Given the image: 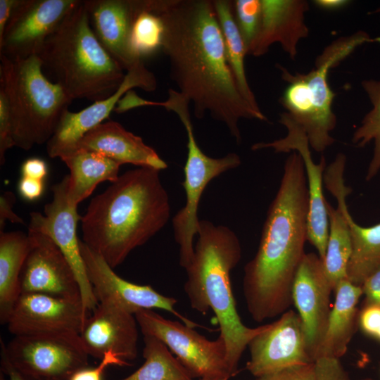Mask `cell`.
<instances>
[{
	"label": "cell",
	"mask_w": 380,
	"mask_h": 380,
	"mask_svg": "<svg viewBox=\"0 0 380 380\" xmlns=\"http://www.w3.org/2000/svg\"><path fill=\"white\" fill-rule=\"evenodd\" d=\"M161 18V50L178 91L192 104L197 118L206 115L224 124L237 143L241 119L266 121L242 96L228 63L213 1L150 0Z\"/></svg>",
	"instance_id": "obj_1"
},
{
	"label": "cell",
	"mask_w": 380,
	"mask_h": 380,
	"mask_svg": "<svg viewBox=\"0 0 380 380\" xmlns=\"http://www.w3.org/2000/svg\"><path fill=\"white\" fill-rule=\"evenodd\" d=\"M308 210L305 165L300 155L292 151L267 210L258 251L244 267V298L255 322L281 315L293 304L294 279L305 254Z\"/></svg>",
	"instance_id": "obj_2"
},
{
	"label": "cell",
	"mask_w": 380,
	"mask_h": 380,
	"mask_svg": "<svg viewBox=\"0 0 380 380\" xmlns=\"http://www.w3.org/2000/svg\"><path fill=\"white\" fill-rule=\"evenodd\" d=\"M159 170L125 172L90 202L81 217L82 241L112 267L167 223L170 205Z\"/></svg>",
	"instance_id": "obj_3"
},
{
	"label": "cell",
	"mask_w": 380,
	"mask_h": 380,
	"mask_svg": "<svg viewBox=\"0 0 380 380\" xmlns=\"http://www.w3.org/2000/svg\"><path fill=\"white\" fill-rule=\"evenodd\" d=\"M197 241L184 286L191 307L205 315L211 309L227 347V362L233 376L250 341L267 324L246 327L236 310L230 274L241 258L239 239L230 228L200 220Z\"/></svg>",
	"instance_id": "obj_4"
},
{
	"label": "cell",
	"mask_w": 380,
	"mask_h": 380,
	"mask_svg": "<svg viewBox=\"0 0 380 380\" xmlns=\"http://www.w3.org/2000/svg\"><path fill=\"white\" fill-rule=\"evenodd\" d=\"M38 56L72 100L107 99L125 77L124 69L94 34L83 0L48 37Z\"/></svg>",
	"instance_id": "obj_5"
},
{
	"label": "cell",
	"mask_w": 380,
	"mask_h": 380,
	"mask_svg": "<svg viewBox=\"0 0 380 380\" xmlns=\"http://www.w3.org/2000/svg\"><path fill=\"white\" fill-rule=\"evenodd\" d=\"M0 89L9 107L15 146L27 151L47 141L72 100L43 72L38 56H0Z\"/></svg>",
	"instance_id": "obj_6"
},
{
	"label": "cell",
	"mask_w": 380,
	"mask_h": 380,
	"mask_svg": "<svg viewBox=\"0 0 380 380\" xmlns=\"http://www.w3.org/2000/svg\"><path fill=\"white\" fill-rule=\"evenodd\" d=\"M189 104V99L175 89L168 91V99L163 102L164 108L178 116L187 135V157L184 168V180L182 184L186 194V203L172 218L174 237L179 247V263L185 270L194 253L193 242L200 222L198 208L203 191L211 180L239 167L241 163L240 156L235 153L215 158L202 151L194 134Z\"/></svg>",
	"instance_id": "obj_7"
},
{
	"label": "cell",
	"mask_w": 380,
	"mask_h": 380,
	"mask_svg": "<svg viewBox=\"0 0 380 380\" xmlns=\"http://www.w3.org/2000/svg\"><path fill=\"white\" fill-rule=\"evenodd\" d=\"M365 43L380 44V37H371L362 30L341 37L322 50L315 61L314 68L309 72H296L302 84L306 106V119L302 128L310 148L317 152H323L335 142L330 134L336 126L337 118L332 109L335 94L329 84V70Z\"/></svg>",
	"instance_id": "obj_8"
},
{
	"label": "cell",
	"mask_w": 380,
	"mask_h": 380,
	"mask_svg": "<svg viewBox=\"0 0 380 380\" xmlns=\"http://www.w3.org/2000/svg\"><path fill=\"white\" fill-rule=\"evenodd\" d=\"M1 355L19 371L42 380H70L89 365V355L72 333L17 335L1 338Z\"/></svg>",
	"instance_id": "obj_9"
},
{
	"label": "cell",
	"mask_w": 380,
	"mask_h": 380,
	"mask_svg": "<svg viewBox=\"0 0 380 380\" xmlns=\"http://www.w3.org/2000/svg\"><path fill=\"white\" fill-rule=\"evenodd\" d=\"M135 317L143 334L161 341L193 377L228 375L227 347L219 336L211 341L194 328L167 319L153 310H141Z\"/></svg>",
	"instance_id": "obj_10"
},
{
	"label": "cell",
	"mask_w": 380,
	"mask_h": 380,
	"mask_svg": "<svg viewBox=\"0 0 380 380\" xmlns=\"http://www.w3.org/2000/svg\"><path fill=\"white\" fill-rule=\"evenodd\" d=\"M69 175L51 186L52 201L46 204L44 215L30 213L29 229L49 236L64 254L72 266L80 287L84 307L91 312L99 304L87 276L80 251V240L77 234V225L81 217L77 205L68 198Z\"/></svg>",
	"instance_id": "obj_11"
},
{
	"label": "cell",
	"mask_w": 380,
	"mask_h": 380,
	"mask_svg": "<svg viewBox=\"0 0 380 380\" xmlns=\"http://www.w3.org/2000/svg\"><path fill=\"white\" fill-rule=\"evenodd\" d=\"M80 251L88 279L99 303L117 306L134 315L141 310L160 309L172 313L184 324L202 327L176 310L177 300L149 285H139L118 276L98 253L80 240Z\"/></svg>",
	"instance_id": "obj_12"
},
{
	"label": "cell",
	"mask_w": 380,
	"mask_h": 380,
	"mask_svg": "<svg viewBox=\"0 0 380 380\" xmlns=\"http://www.w3.org/2000/svg\"><path fill=\"white\" fill-rule=\"evenodd\" d=\"M78 1L18 0L0 37V56L10 59L38 56L46 39Z\"/></svg>",
	"instance_id": "obj_13"
},
{
	"label": "cell",
	"mask_w": 380,
	"mask_h": 380,
	"mask_svg": "<svg viewBox=\"0 0 380 380\" xmlns=\"http://www.w3.org/2000/svg\"><path fill=\"white\" fill-rule=\"evenodd\" d=\"M279 122L287 129L286 136L270 142L255 143L251 149L272 148L276 153L296 151L300 155L305 168L309 194L307 241L316 248L323 260L329 236L327 200L323 194L326 160L322 156L318 163L313 161L305 132L286 112L280 115Z\"/></svg>",
	"instance_id": "obj_14"
},
{
	"label": "cell",
	"mask_w": 380,
	"mask_h": 380,
	"mask_svg": "<svg viewBox=\"0 0 380 380\" xmlns=\"http://www.w3.org/2000/svg\"><path fill=\"white\" fill-rule=\"evenodd\" d=\"M90 314L81 299L37 293H21L6 324L13 336L80 334Z\"/></svg>",
	"instance_id": "obj_15"
},
{
	"label": "cell",
	"mask_w": 380,
	"mask_h": 380,
	"mask_svg": "<svg viewBox=\"0 0 380 380\" xmlns=\"http://www.w3.org/2000/svg\"><path fill=\"white\" fill-rule=\"evenodd\" d=\"M248 348V371L260 377L284 368L313 362L307 350L302 322L298 312L288 310L256 335Z\"/></svg>",
	"instance_id": "obj_16"
},
{
	"label": "cell",
	"mask_w": 380,
	"mask_h": 380,
	"mask_svg": "<svg viewBox=\"0 0 380 380\" xmlns=\"http://www.w3.org/2000/svg\"><path fill=\"white\" fill-rule=\"evenodd\" d=\"M332 291L322 260L316 253H305L296 274L292 298L302 322L308 353L313 362L327 330Z\"/></svg>",
	"instance_id": "obj_17"
},
{
	"label": "cell",
	"mask_w": 380,
	"mask_h": 380,
	"mask_svg": "<svg viewBox=\"0 0 380 380\" xmlns=\"http://www.w3.org/2000/svg\"><path fill=\"white\" fill-rule=\"evenodd\" d=\"M27 234L30 247L20 277L21 293L81 299L75 273L60 248L43 233L28 229Z\"/></svg>",
	"instance_id": "obj_18"
},
{
	"label": "cell",
	"mask_w": 380,
	"mask_h": 380,
	"mask_svg": "<svg viewBox=\"0 0 380 380\" xmlns=\"http://www.w3.org/2000/svg\"><path fill=\"white\" fill-rule=\"evenodd\" d=\"M134 87L146 91H154L157 87L155 75L145 67L143 61L127 71L119 89L108 98L93 102L78 112L69 110L64 112L53 134L46 143L49 156L60 158L74 151L81 139L103 123L115 110L120 99Z\"/></svg>",
	"instance_id": "obj_19"
},
{
	"label": "cell",
	"mask_w": 380,
	"mask_h": 380,
	"mask_svg": "<svg viewBox=\"0 0 380 380\" xmlns=\"http://www.w3.org/2000/svg\"><path fill=\"white\" fill-rule=\"evenodd\" d=\"M346 157L336 155L324 171V184L336 198L338 206L326 203L329 220V236L323 261L325 274L334 291L337 284L347 279V267L352 253V243L348 223L350 215L346 198L352 191L346 186L344 171Z\"/></svg>",
	"instance_id": "obj_20"
},
{
	"label": "cell",
	"mask_w": 380,
	"mask_h": 380,
	"mask_svg": "<svg viewBox=\"0 0 380 380\" xmlns=\"http://www.w3.org/2000/svg\"><path fill=\"white\" fill-rule=\"evenodd\" d=\"M135 315L117 306L99 303L80 337L89 356L99 360L112 352L130 365L137 356L139 331Z\"/></svg>",
	"instance_id": "obj_21"
},
{
	"label": "cell",
	"mask_w": 380,
	"mask_h": 380,
	"mask_svg": "<svg viewBox=\"0 0 380 380\" xmlns=\"http://www.w3.org/2000/svg\"><path fill=\"white\" fill-rule=\"evenodd\" d=\"M91 27L107 52L127 71L143 61L130 44L134 20L144 0H83Z\"/></svg>",
	"instance_id": "obj_22"
},
{
	"label": "cell",
	"mask_w": 380,
	"mask_h": 380,
	"mask_svg": "<svg viewBox=\"0 0 380 380\" xmlns=\"http://www.w3.org/2000/svg\"><path fill=\"white\" fill-rule=\"evenodd\" d=\"M308 10L309 3L305 0H261L260 31L248 54L262 56L278 43L295 59L299 42L309 34L305 23Z\"/></svg>",
	"instance_id": "obj_23"
},
{
	"label": "cell",
	"mask_w": 380,
	"mask_h": 380,
	"mask_svg": "<svg viewBox=\"0 0 380 380\" xmlns=\"http://www.w3.org/2000/svg\"><path fill=\"white\" fill-rule=\"evenodd\" d=\"M75 149L99 153L122 165L129 163L159 171L167 167V163L141 137L113 120L103 122L88 132Z\"/></svg>",
	"instance_id": "obj_24"
},
{
	"label": "cell",
	"mask_w": 380,
	"mask_h": 380,
	"mask_svg": "<svg viewBox=\"0 0 380 380\" xmlns=\"http://www.w3.org/2000/svg\"><path fill=\"white\" fill-rule=\"evenodd\" d=\"M334 292V303L316 360L322 357L340 359L343 356L359 324L357 305L363 295L362 287L346 279L337 284Z\"/></svg>",
	"instance_id": "obj_25"
},
{
	"label": "cell",
	"mask_w": 380,
	"mask_h": 380,
	"mask_svg": "<svg viewBox=\"0 0 380 380\" xmlns=\"http://www.w3.org/2000/svg\"><path fill=\"white\" fill-rule=\"evenodd\" d=\"M70 170L68 198L77 205L89 196L98 184L119 177L122 164L101 153L75 149L60 158Z\"/></svg>",
	"instance_id": "obj_26"
},
{
	"label": "cell",
	"mask_w": 380,
	"mask_h": 380,
	"mask_svg": "<svg viewBox=\"0 0 380 380\" xmlns=\"http://www.w3.org/2000/svg\"><path fill=\"white\" fill-rule=\"evenodd\" d=\"M30 247L28 234L0 232V322L6 324L21 295L20 277Z\"/></svg>",
	"instance_id": "obj_27"
},
{
	"label": "cell",
	"mask_w": 380,
	"mask_h": 380,
	"mask_svg": "<svg viewBox=\"0 0 380 380\" xmlns=\"http://www.w3.org/2000/svg\"><path fill=\"white\" fill-rule=\"evenodd\" d=\"M213 3L222 32L227 59L238 87L250 105L262 113L247 80L244 65L247 49L235 19L233 1L213 0Z\"/></svg>",
	"instance_id": "obj_28"
},
{
	"label": "cell",
	"mask_w": 380,
	"mask_h": 380,
	"mask_svg": "<svg viewBox=\"0 0 380 380\" xmlns=\"http://www.w3.org/2000/svg\"><path fill=\"white\" fill-rule=\"evenodd\" d=\"M348 223L352 253L347 267V279L361 286L365 279L380 266V223L363 227L350 214Z\"/></svg>",
	"instance_id": "obj_29"
},
{
	"label": "cell",
	"mask_w": 380,
	"mask_h": 380,
	"mask_svg": "<svg viewBox=\"0 0 380 380\" xmlns=\"http://www.w3.org/2000/svg\"><path fill=\"white\" fill-rule=\"evenodd\" d=\"M144 362L122 380H193V376L159 339L144 336Z\"/></svg>",
	"instance_id": "obj_30"
},
{
	"label": "cell",
	"mask_w": 380,
	"mask_h": 380,
	"mask_svg": "<svg viewBox=\"0 0 380 380\" xmlns=\"http://www.w3.org/2000/svg\"><path fill=\"white\" fill-rule=\"evenodd\" d=\"M361 85L372 104L353 132L351 141L357 147H365L373 141L374 149L365 179L371 181L380 172V80H365Z\"/></svg>",
	"instance_id": "obj_31"
},
{
	"label": "cell",
	"mask_w": 380,
	"mask_h": 380,
	"mask_svg": "<svg viewBox=\"0 0 380 380\" xmlns=\"http://www.w3.org/2000/svg\"><path fill=\"white\" fill-rule=\"evenodd\" d=\"M163 31L160 17L151 9L150 0H144L132 28L130 44L134 56L143 60L161 49Z\"/></svg>",
	"instance_id": "obj_32"
},
{
	"label": "cell",
	"mask_w": 380,
	"mask_h": 380,
	"mask_svg": "<svg viewBox=\"0 0 380 380\" xmlns=\"http://www.w3.org/2000/svg\"><path fill=\"white\" fill-rule=\"evenodd\" d=\"M233 8L248 54L260 31L261 0H236L233 1Z\"/></svg>",
	"instance_id": "obj_33"
},
{
	"label": "cell",
	"mask_w": 380,
	"mask_h": 380,
	"mask_svg": "<svg viewBox=\"0 0 380 380\" xmlns=\"http://www.w3.org/2000/svg\"><path fill=\"white\" fill-rule=\"evenodd\" d=\"M15 146L12 123L8 102L2 89H0V164L5 163V154L8 149Z\"/></svg>",
	"instance_id": "obj_34"
},
{
	"label": "cell",
	"mask_w": 380,
	"mask_h": 380,
	"mask_svg": "<svg viewBox=\"0 0 380 380\" xmlns=\"http://www.w3.org/2000/svg\"><path fill=\"white\" fill-rule=\"evenodd\" d=\"M256 380H317L315 362L291 366Z\"/></svg>",
	"instance_id": "obj_35"
},
{
	"label": "cell",
	"mask_w": 380,
	"mask_h": 380,
	"mask_svg": "<svg viewBox=\"0 0 380 380\" xmlns=\"http://www.w3.org/2000/svg\"><path fill=\"white\" fill-rule=\"evenodd\" d=\"M110 365L128 366L112 352L107 353L94 367L82 368L72 374L70 380H102L106 369Z\"/></svg>",
	"instance_id": "obj_36"
},
{
	"label": "cell",
	"mask_w": 380,
	"mask_h": 380,
	"mask_svg": "<svg viewBox=\"0 0 380 380\" xmlns=\"http://www.w3.org/2000/svg\"><path fill=\"white\" fill-rule=\"evenodd\" d=\"M315 365L317 380H351L339 359L322 357Z\"/></svg>",
	"instance_id": "obj_37"
},
{
	"label": "cell",
	"mask_w": 380,
	"mask_h": 380,
	"mask_svg": "<svg viewBox=\"0 0 380 380\" xmlns=\"http://www.w3.org/2000/svg\"><path fill=\"white\" fill-rule=\"evenodd\" d=\"M359 326L367 334L375 337L380 329V306H364L360 312Z\"/></svg>",
	"instance_id": "obj_38"
},
{
	"label": "cell",
	"mask_w": 380,
	"mask_h": 380,
	"mask_svg": "<svg viewBox=\"0 0 380 380\" xmlns=\"http://www.w3.org/2000/svg\"><path fill=\"white\" fill-rule=\"evenodd\" d=\"M361 287L365 295V306H380V266L365 279Z\"/></svg>",
	"instance_id": "obj_39"
},
{
	"label": "cell",
	"mask_w": 380,
	"mask_h": 380,
	"mask_svg": "<svg viewBox=\"0 0 380 380\" xmlns=\"http://www.w3.org/2000/svg\"><path fill=\"white\" fill-rule=\"evenodd\" d=\"M15 196L11 191H5L0 196V232H4L6 220L13 224H23V219L12 210Z\"/></svg>",
	"instance_id": "obj_40"
},
{
	"label": "cell",
	"mask_w": 380,
	"mask_h": 380,
	"mask_svg": "<svg viewBox=\"0 0 380 380\" xmlns=\"http://www.w3.org/2000/svg\"><path fill=\"white\" fill-rule=\"evenodd\" d=\"M18 192L27 201H33L41 197L44 192V181L22 176L18 182Z\"/></svg>",
	"instance_id": "obj_41"
},
{
	"label": "cell",
	"mask_w": 380,
	"mask_h": 380,
	"mask_svg": "<svg viewBox=\"0 0 380 380\" xmlns=\"http://www.w3.org/2000/svg\"><path fill=\"white\" fill-rule=\"evenodd\" d=\"M20 171L22 176L44 181L48 173V167L44 160L30 158L23 162Z\"/></svg>",
	"instance_id": "obj_42"
},
{
	"label": "cell",
	"mask_w": 380,
	"mask_h": 380,
	"mask_svg": "<svg viewBox=\"0 0 380 380\" xmlns=\"http://www.w3.org/2000/svg\"><path fill=\"white\" fill-rule=\"evenodd\" d=\"M1 371L8 377L9 380H42L19 371L2 355H1Z\"/></svg>",
	"instance_id": "obj_43"
},
{
	"label": "cell",
	"mask_w": 380,
	"mask_h": 380,
	"mask_svg": "<svg viewBox=\"0 0 380 380\" xmlns=\"http://www.w3.org/2000/svg\"><path fill=\"white\" fill-rule=\"evenodd\" d=\"M18 0H0V37L3 35Z\"/></svg>",
	"instance_id": "obj_44"
},
{
	"label": "cell",
	"mask_w": 380,
	"mask_h": 380,
	"mask_svg": "<svg viewBox=\"0 0 380 380\" xmlns=\"http://www.w3.org/2000/svg\"><path fill=\"white\" fill-rule=\"evenodd\" d=\"M314 4L319 9L334 11L346 7L350 1L348 0H315Z\"/></svg>",
	"instance_id": "obj_45"
},
{
	"label": "cell",
	"mask_w": 380,
	"mask_h": 380,
	"mask_svg": "<svg viewBox=\"0 0 380 380\" xmlns=\"http://www.w3.org/2000/svg\"><path fill=\"white\" fill-rule=\"evenodd\" d=\"M231 377L228 375L209 376L201 379V380H229Z\"/></svg>",
	"instance_id": "obj_46"
},
{
	"label": "cell",
	"mask_w": 380,
	"mask_h": 380,
	"mask_svg": "<svg viewBox=\"0 0 380 380\" xmlns=\"http://www.w3.org/2000/svg\"><path fill=\"white\" fill-rule=\"evenodd\" d=\"M371 13L380 15V5L376 8H375L373 11H372Z\"/></svg>",
	"instance_id": "obj_47"
},
{
	"label": "cell",
	"mask_w": 380,
	"mask_h": 380,
	"mask_svg": "<svg viewBox=\"0 0 380 380\" xmlns=\"http://www.w3.org/2000/svg\"><path fill=\"white\" fill-rule=\"evenodd\" d=\"M0 380H7L6 378H5V376H4V374L1 371V377H0ZM9 380V379H8Z\"/></svg>",
	"instance_id": "obj_48"
},
{
	"label": "cell",
	"mask_w": 380,
	"mask_h": 380,
	"mask_svg": "<svg viewBox=\"0 0 380 380\" xmlns=\"http://www.w3.org/2000/svg\"><path fill=\"white\" fill-rule=\"evenodd\" d=\"M375 338L380 341V329L379 330V331L376 334Z\"/></svg>",
	"instance_id": "obj_49"
},
{
	"label": "cell",
	"mask_w": 380,
	"mask_h": 380,
	"mask_svg": "<svg viewBox=\"0 0 380 380\" xmlns=\"http://www.w3.org/2000/svg\"><path fill=\"white\" fill-rule=\"evenodd\" d=\"M359 380H374L372 378H369V377H367V378H363V379H359Z\"/></svg>",
	"instance_id": "obj_50"
}]
</instances>
